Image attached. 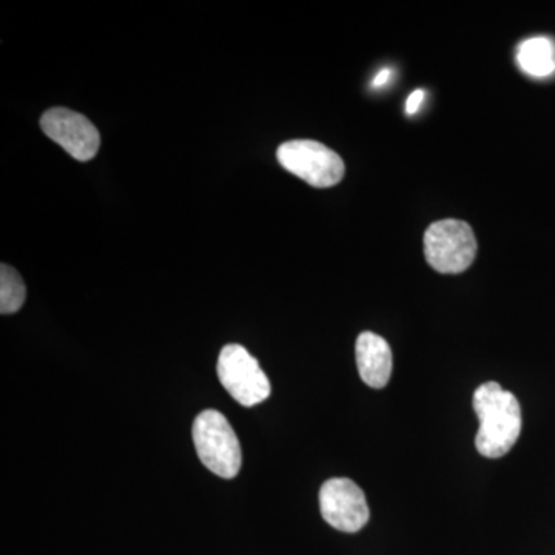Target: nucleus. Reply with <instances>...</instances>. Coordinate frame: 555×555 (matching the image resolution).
<instances>
[{"instance_id":"1","label":"nucleus","mask_w":555,"mask_h":555,"mask_svg":"<svg viewBox=\"0 0 555 555\" xmlns=\"http://www.w3.org/2000/svg\"><path fill=\"white\" fill-rule=\"evenodd\" d=\"M474 411L480 422L476 448L486 459H500L516 447L521 433V408L517 397L499 383L488 382L474 392Z\"/></svg>"},{"instance_id":"2","label":"nucleus","mask_w":555,"mask_h":555,"mask_svg":"<svg viewBox=\"0 0 555 555\" xmlns=\"http://www.w3.org/2000/svg\"><path fill=\"white\" fill-rule=\"evenodd\" d=\"M193 443L201 463L221 478H235L243 466L238 436L221 412H201L193 422Z\"/></svg>"},{"instance_id":"3","label":"nucleus","mask_w":555,"mask_h":555,"mask_svg":"<svg viewBox=\"0 0 555 555\" xmlns=\"http://www.w3.org/2000/svg\"><path fill=\"white\" fill-rule=\"evenodd\" d=\"M477 248L473 228L460 219H441L425 232L427 264L444 275H456L469 269L477 257Z\"/></svg>"},{"instance_id":"4","label":"nucleus","mask_w":555,"mask_h":555,"mask_svg":"<svg viewBox=\"0 0 555 555\" xmlns=\"http://www.w3.org/2000/svg\"><path fill=\"white\" fill-rule=\"evenodd\" d=\"M278 160L312 188H334L345 178V160L327 145L310 139L287 141L278 149Z\"/></svg>"},{"instance_id":"5","label":"nucleus","mask_w":555,"mask_h":555,"mask_svg":"<svg viewBox=\"0 0 555 555\" xmlns=\"http://www.w3.org/2000/svg\"><path fill=\"white\" fill-rule=\"evenodd\" d=\"M217 372L219 382L241 406L254 408L268 400L272 387L257 358L246 347L228 345L219 353Z\"/></svg>"},{"instance_id":"6","label":"nucleus","mask_w":555,"mask_h":555,"mask_svg":"<svg viewBox=\"0 0 555 555\" xmlns=\"http://www.w3.org/2000/svg\"><path fill=\"white\" fill-rule=\"evenodd\" d=\"M320 511L326 524L347 534L363 529L371 517L363 489L343 477L331 478L321 486Z\"/></svg>"},{"instance_id":"7","label":"nucleus","mask_w":555,"mask_h":555,"mask_svg":"<svg viewBox=\"0 0 555 555\" xmlns=\"http://www.w3.org/2000/svg\"><path fill=\"white\" fill-rule=\"evenodd\" d=\"M43 133L78 160H90L101 147V134L86 116L67 108H51L40 119Z\"/></svg>"},{"instance_id":"8","label":"nucleus","mask_w":555,"mask_h":555,"mask_svg":"<svg viewBox=\"0 0 555 555\" xmlns=\"http://www.w3.org/2000/svg\"><path fill=\"white\" fill-rule=\"evenodd\" d=\"M357 367L364 385L383 389L392 375V350L389 343L374 332H363L357 339Z\"/></svg>"},{"instance_id":"9","label":"nucleus","mask_w":555,"mask_h":555,"mask_svg":"<svg viewBox=\"0 0 555 555\" xmlns=\"http://www.w3.org/2000/svg\"><path fill=\"white\" fill-rule=\"evenodd\" d=\"M520 68L534 78H546L555 72V46L547 38H531L517 50Z\"/></svg>"},{"instance_id":"10","label":"nucleus","mask_w":555,"mask_h":555,"mask_svg":"<svg viewBox=\"0 0 555 555\" xmlns=\"http://www.w3.org/2000/svg\"><path fill=\"white\" fill-rule=\"evenodd\" d=\"M27 298V287L20 273L11 266L0 268V313L11 315L24 306Z\"/></svg>"},{"instance_id":"11","label":"nucleus","mask_w":555,"mask_h":555,"mask_svg":"<svg viewBox=\"0 0 555 555\" xmlns=\"http://www.w3.org/2000/svg\"><path fill=\"white\" fill-rule=\"evenodd\" d=\"M423 101H425V91H423V90L412 91V93L409 94V98L406 101L408 115L411 116V115H415V113H418L420 107H422Z\"/></svg>"},{"instance_id":"12","label":"nucleus","mask_w":555,"mask_h":555,"mask_svg":"<svg viewBox=\"0 0 555 555\" xmlns=\"http://www.w3.org/2000/svg\"><path fill=\"white\" fill-rule=\"evenodd\" d=\"M392 79V69L385 68L382 69V72L378 73L377 76H375L374 82H372V86L375 87V89H379V87L386 86L389 80Z\"/></svg>"}]
</instances>
